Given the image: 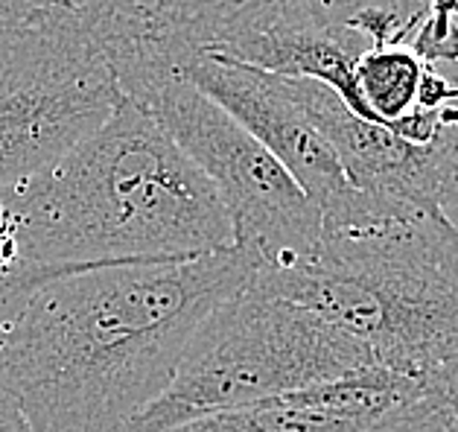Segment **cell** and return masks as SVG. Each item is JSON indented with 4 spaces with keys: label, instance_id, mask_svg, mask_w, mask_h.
<instances>
[{
    "label": "cell",
    "instance_id": "11",
    "mask_svg": "<svg viewBox=\"0 0 458 432\" xmlns=\"http://www.w3.org/2000/svg\"><path fill=\"white\" fill-rule=\"evenodd\" d=\"M371 47L368 38L351 27H293L260 32V36L242 38L231 47L210 53L233 62L251 64L257 71L286 76V80H312L327 85L356 117L374 120L368 112L360 91H356V59Z\"/></svg>",
    "mask_w": 458,
    "mask_h": 432
},
{
    "label": "cell",
    "instance_id": "3",
    "mask_svg": "<svg viewBox=\"0 0 458 432\" xmlns=\"http://www.w3.org/2000/svg\"><path fill=\"white\" fill-rule=\"evenodd\" d=\"M251 281L348 330L379 368L418 385L458 368V231L441 214L324 234L310 266L254 269Z\"/></svg>",
    "mask_w": 458,
    "mask_h": 432
},
{
    "label": "cell",
    "instance_id": "12",
    "mask_svg": "<svg viewBox=\"0 0 458 432\" xmlns=\"http://www.w3.org/2000/svg\"><path fill=\"white\" fill-rule=\"evenodd\" d=\"M429 64H423L406 44L397 47H368L356 59V91L368 112L379 123H394L418 103L420 80Z\"/></svg>",
    "mask_w": 458,
    "mask_h": 432
},
{
    "label": "cell",
    "instance_id": "14",
    "mask_svg": "<svg viewBox=\"0 0 458 432\" xmlns=\"http://www.w3.org/2000/svg\"><path fill=\"white\" fill-rule=\"evenodd\" d=\"M0 432H30L24 412L4 385H0Z\"/></svg>",
    "mask_w": 458,
    "mask_h": 432
},
{
    "label": "cell",
    "instance_id": "15",
    "mask_svg": "<svg viewBox=\"0 0 458 432\" xmlns=\"http://www.w3.org/2000/svg\"><path fill=\"white\" fill-rule=\"evenodd\" d=\"M47 6H55V0H0V24H4V21L32 15Z\"/></svg>",
    "mask_w": 458,
    "mask_h": 432
},
{
    "label": "cell",
    "instance_id": "6",
    "mask_svg": "<svg viewBox=\"0 0 458 432\" xmlns=\"http://www.w3.org/2000/svg\"><path fill=\"white\" fill-rule=\"evenodd\" d=\"M214 184L228 214L233 249L260 272L310 266L324 242V219L275 155L237 120L196 91L184 76H166L135 99Z\"/></svg>",
    "mask_w": 458,
    "mask_h": 432
},
{
    "label": "cell",
    "instance_id": "13",
    "mask_svg": "<svg viewBox=\"0 0 458 432\" xmlns=\"http://www.w3.org/2000/svg\"><path fill=\"white\" fill-rule=\"evenodd\" d=\"M435 210L458 231V103L441 108V131L427 147Z\"/></svg>",
    "mask_w": 458,
    "mask_h": 432
},
{
    "label": "cell",
    "instance_id": "5",
    "mask_svg": "<svg viewBox=\"0 0 458 432\" xmlns=\"http://www.w3.org/2000/svg\"><path fill=\"white\" fill-rule=\"evenodd\" d=\"M123 99L88 27L64 6L0 24V199L55 167Z\"/></svg>",
    "mask_w": 458,
    "mask_h": 432
},
{
    "label": "cell",
    "instance_id": "10",
    "mask_svg": "<svg viewBox=\"0 0 458 432\" xmlns=\"http://www.w3.org/2000/svg\"><path fill=\"white\" fill-rule=\"evenodd\" d=\"M420 385L379 365L289 392L275 401L208 415L166 432H374L415 401Z\"/></svg>",
    "mask_w": 458,
    "mask_h": 432
},
{
    "label": "cell",
    "instance_id": "8",
    "mask_svg": "<svg viewBox=\"0 0 458 432\" xmlns=\"http://www.w3.org/2000/svg\"><path fill=\"white\" fill-rule=\"evenodd\" d=\"M178 76H184L196 91L214 99L222 112L231 114L284 164V170L318 208L324 234H351L388 219L409 216L394 214L353 191L336 155L304 114L286 76L257 71L251 64L210 56V53L190 59Z\"/></svg>",
    "mask_w": 458,
    "mask_h": 432
},
{
    "label": "cell",
    "instance_id": "9",
    "mask_svg": "<svg viewBox=\"0 0 458 432\" xmlns=\"http://www.w3.org/2000/svg\"><path fill=\"white\" fill-rule=\"evenodd\" d=\"M289 82L353 191L394 214H438L432 205L427 147H411L386 123L356 117L327 85L312 80Z\"/></svg>",
    "mask_w": 458,
    "mask_h": 432
},
{
    "label": "cell",
    "instance_id": "4",
    "mask_svg": "<svg viewBox=\"0 0 458 432\" xmlns=\"http://www.w3.org/2000/svg\"><path fill=\"white\" fill-rule=\"evenodd\" d=\"M348 330L249 284L196 327L170 385L123 432H166L371 368Z\"/></svg>",
    "mask_w": 458,
    "mask_h": 432
},
{
    "label": "cell",
    "instance_id": "1",
    "mask_svg": "<svg viewBox=\"0 0 458 432\" xmlns=\"http://www.w3.org/2000/svg\"><path fill=\"white\" fill-rule=\"evenodd\" d=\"M251 272L228 249L55 275L0 330V385L30 432H123L170 385L210 309Z\"/></svg>",
    "mask_w": 458,
    "mask_h": 432
},
{
    "label": "cell",
    "instance_id": "7",
    "mask_svg": "<svg viewBox=\"0 0 458 432\" xmlns=\"http://www.w3.org/2000/svg\"><path fill=\"white\" fill-rule=\"evenodd\" d=\"M383 6L427 13V0H120L88 32L135 103L202 53L275 30L351 27L360 13Z\"/></svg>",
    "mask_w": 458,
    "mask_h": 432
},
{
    "label": "cell",
    "instance_id": "2",
    "mask_svg": "<svg viewBox=\"0 0 458 432\" xmlns=\"http://www.w3.org/2000/svg\"><path fill=\"white\" fill-rule=\"evenodd\" d=\"M18 260L38 269L193 260L233 249L214 184L131 99L4 199Z\"/></svg>",
    "mask_w": 458,
    "mask_h": 432
}]
</instances>
